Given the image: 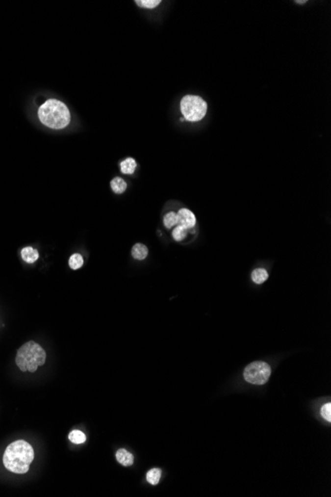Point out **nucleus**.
<instances>
[{
    "label": "nucleus",
    "instance_id": "5",
    "mask_svg": "<svg viewBox=\"0 0 331 497\" xmlns=\"http://www.w3.org/2000/svg\"><path fill=\"white\" fill-rule=\"evenodd\" d=\"M271 375V367L264 361H255L246 366L244 378L247 382L255 385L265 384Z\"/></svg>",
    "mask_w": 331,
    "mask_h": 497
},
{
    "label": "nucleus",
    "instance_id": "7",
    "mask_svg": "<svg viewBox=\"0 0 331 497\" xmlns=\"http://www.w3.org/2000/svg\"><path fill=\"white\" fill-rule=\"evenodd\" d=\"M117 462L123 467H130L134 463V457L125 448H120L116 453Z\"/></svg>",
    "mask_w": 331,
    "mask_h": 497
},
{
    "label": "nucleus",
    "instance_id": "1",
    "mask_svg": "<svg viewBox=\"0 0 331 497\" xmlns=\"http://www.w3.org/2000/svg\"><path fill=\"white\" fill-rule=\"evenodd\" d=\"M34 460V448L24 441L18 440L11 443L3 455V465L8 471L17 474L26 473Z\"/></svg>",
    "mask_w": 331,
    "mask_h": 497
},
{
    "label": "nucleus",
    "instance_id": "17",
    "mask_svg": "<svg viewBox=\"0 0 331 497\" xmlns=\"http://www.w3.org/2000/svg\"><path fill=\"white\" fill-rule=\"evenodd\" d=\"M164 225L167 229H172L175 225H177V213L174 211L168 212L164 216Z\"/></svg>",
    "mask_w": 331,
    "mask_h": 497
},
{
    "label": "nucleus",
    "instance_id": "20",
    "mask_svg": "<svg viewBox=\"0 0 331 497\" xmlns=\"http://www.w3.org/2000/svg\"><path fill=\"white\" fill-rule=\"evenodd\" d=\"M296 3H298V4H305V3H306V0H304V1H296Z\"/></svg>",
    "mask_w": 331,
    "mask_h": 497
},
{
    "label": "nucleus",
    "instance_id": "6",
    "mask_svg": "<svg viewBox=\"0 0 331 497\" xmlns=\"http://www.w3.org/2000/svg\"><path fill=\"white\" fill-rule=\"evenodd\" d=\"M196 222H197L196 215L190 209H181L177 213V224L180 225V227L186 230L194 229Z\"/></svg>",
    "mask_w": 331,
    "mask_h": 497
},
{
    "label": "nucleus",
    "instance_id": "2",
    "mask_svg": "<svg viewBox=\"0 0 331 497\" xmlns=\"http://www.w3.org/2000/svg\"><path fill=\"white\" fill-rule=\"evenodd\" d=\"M38 117L42 124L52 129H63L71 122V112L68 106L55 99L46 101L39 107Z\"/></svg>",
    "mask_w": 331,
    "mask_h": 497
},
{
    "label": "nucleus",
    "instance_id": "15",
    "mask_svg": "<svg viewBox=\"0 0 331 497\" xmlns=\"http://www.w3.org/2000/svg\"><path fill=\"white\" fill-rule=\"evenodd\" d=\"M69 265L73 270H77L82 267L83 265V258L80 254L76 253L73 254L69 260Z\"/></svg>",
    "mask_w": 331,
    "mask_h": 497
},
{
    "label": "nucleus",
    "instance_id": "18",
    "mask_svg": "<svg viewBox=\"0 0 331 497\" xmlns=\"http://www.w3.org/2000/svg\"><path fill=\"white\" fill-rule=\"evenodd\" d=\"M187 231L186 229L180 227V225H178V227L175 228V230L173 231V237L175 240L177 241H181L182 239L185 238L186 235H187Z\"/></svg>",
    "mask_w": 331,
    "mask_h": 497
},
{
    "label": "nucleus",
    "instance_id": "3",
    "mask_svg": "<svg viewBox=\"0 0 331 497\" xmlns=\"http://www.w3.org/2000/svg\"><path fill=\"white\" fill-rule=\"evenodd\" d=\"M47 354L44 348L37 342L30 340L24 343L17 351L15 363L23 372H35L46 363Z\"/></svg>",
    "mask_w": 331,
    "mask_h": 497
},
{
    "label": "nucleus",
    "instance_id": "12",
    "mask_svg": "<svg viewBox=\"0 0 331 497\" xmlns=\"http://www.w3.org/2000/svg\"><path fill=\"white\" fill-rule=\"evenodd\" d=\"M269 277V274L267 271L263 268H257L253 271L252 273V280L256 284H262L264 283Z\"/></svg>",
    "mask_w": 331,
    "mask_h": 497
},
{
    "label": "nucleus",
    "instance_id": "4",
    "mask_svg": "<svg viewBox=\"0 0 331 497\" xmlns=\"http://www.w3.org/2000/svg\"><path fill=\"white\" fill-rule=\"evenodd\" d=\"M180 112L184 120L199 122L206 115L207 104L201 97L188 95L180 101Z\"/></svg>",
    "mask_w": 331,
    "mask_h": 497
},
{
    "label": "nucleus",
    "instance_id": "19",
    "mask_svg": "<svg viewBox=\"0 0 331 497\" xmlns=\"http://www.w3.org/2000/svg\"><path fill=\"white\" fill-rule=\"evenodd\" d=\"M321 416L327 421H331V403H326L321 408Z\"/></svg>",
    "mask_w": 331,
    "mask_h": 497
},
{
    "label": "nucleus",
    "instance_id": "9",
    "mask_svg": "<svg viewBox=\"0 0 331 497\" xmlns=\"http://www.w3.org/2000/svg\"><path fill=\"white\" fill-rule=\"evenodd\" d=\"M132 256L137 259V260H143L147 257L148 255V248L146 245L142 244V243H136L133 247H132Z\"/></svg>",
    "mask_w": 331,
    "mask_h": 497
},
{
    "label": "nucleus",
    "instance_id": "16",
    "mask_svg": "<svg viewBox=\"0 0 331 497\" xmlns=\"http://www.w3.org/2000/svg\"><path fill=\"white\" fill-rule=\"evenodd\" d=\"M135 3L140 7L147 8V9H153V8H156L157 6H159L161 1L160 0H136Z\"/></svg>",
    "mask_w": 331,
    "mask_h": 497
},
{
    "label": "nucleus",
    "instance_id": "13",
    "mask_svg": "<svg viewBox=\"0 0 331 497\" xmlns=\"http://www.w3.org/2000/svg\"><path fill=\"white\" fill-rule=\"evenodd\" d=\"M161 474H162L161 470L152 469L147 472V475H146L147 481L149 483H151L152 485H157L161 479Z\"/></svg>",
    "mask_w": 331,
    "mask_h": 497
},
{
    "label": "nucleus",
    "instance_id": "8",
    "mask_svg": "<svg viewBox=\"0 0 331 497\" xmlns=\"http://www.w3.org/2000/svg\"><path fill=\"white\" fill-rule=\"evenodd\" d=\"M21 256H22V259L26 263L33 264L39 259V252L37 249L29 246V247H25L21 250Z\"/></svg>",
    "mask_w": 331,
    "mask_h": 497
},
{
    "label": "nucleus",
    "instance_id": "14",
    "mask_svg": "<svg viewBox=\"0 0 331 497\" xmlns=\"http://www.w3.org/2000/svg\"><path fill=\"white\" fill-rule=\"evenodd\" d=\"M69 439L73 444L79 445V444H83L86 441V436L82 432H80L78 430H75L70 433Z\"/></svg>",
    "mask_w": 331,
    "mask_h": 497
},
{
    "label": "nucleus",
    "instance_id": "11",
    "mask_svg": "<svg viewBox=\"0 0 331 497\" xmlns=\"http://www.w3.org/2000/svg\"><path fill=\"white\" fill-rule=\"evenodd\" d=\"M110 186H111V189L112 191L115 193V194H122L126 191L127 189V184L125 181L121 178H114L111 182H110Z\"/></svg>",
    "mask_w": 331,
    "mask_h": 497
},
{
    "label": "nucleus",
    "instance_id": "10",
    "mask_svg": "<svg viewBox=\"0 0 331 497\" xmlns=\"http://www.w3.org/2000/svg\"><path fill=\"white\" fill-rule=\"evenodd\" d=\"M137 167V163L133 158H127L120 163L121 172L125 175H132Z\"/></svg>",
    "mask_w": 331,
    "mask_h": 497
}]
</instances>
